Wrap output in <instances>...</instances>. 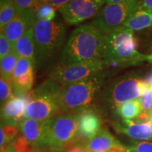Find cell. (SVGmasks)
Here are the masks:
<instances>
[{
    "label": "cell",
    "instance_id": "1",
    "mask_svg": "<svg viewBox=\"0 0 152 152\" xmlns=\"http://www.w3.org/2000/svg\"><path fill=\"white\" fill-rule=\"evenodd\" d=\"M106 35L91 23L80 26L73 31L64 45L60 64L98 61L103 59Z\"/></svg>",
    "mask_w": 152,
    "mask_h": 152
},
{
    "label": "cell",
    "instance_id": "2",
    "mask_svg": "<svg viewBox=\"0 0 152 152\" xmlns=\"http://www.w3.org/2000/svg\"><path fill=\"white\" fill-rule=\"evenodd\" d=\"M111 75V70H105L83 80L62 86L61 104L63 113L80 114L93 109L95 102Z\"/></svg>",
    "mask_w": 152,
    "mask_h": 152
},
{
    "label": "cell",
    "instance_id": "3",
    "mask_svg": "<svg viewBox=\"0 0 152 152\" xmlns=\"http://www.w3.org/2000/svg\"><path fill=\"white\" fill-rule=\"evenodd\" d=\"M34 33L37 50L35 67H48L61 54L67 33L65 24L59 20H37Z\"/></svg>",
    "mask_w": 152,
    "mask_h": 152
},
{
    "label": "cell",
    "instance_id": "4",
    "mask_svg": "<svg viewBox=\"0 0 152 152\" xmlns=\"http://www.w3.org/2000/svg\"><path fill=\"white\" fill-rule=\"evenodd\" d=\"M61 90V86L49 78L32 90L23 118L47 121L59 115L62 112Z\"/></svg>",
    "mask_w": 152,
    "mask_h": 152
},
{
    "label": "cell",
    "instance_id": "5",
    "mask_svg": "<svg viewBox=\"0 0 152 152\" xmlns=\"http://www.w3.org/2000/svg\"><path fill=\"white\" fill-rule=\"evenodd\" d=\"M137 39L134 31L121 26L106 35V45L103 59L118 61L123 66L135 64L143 61L151 62V57L137 51Z\"/></svg>",
    "mask_w": 152,
    "mask_h": 152
},
{
    "label": "cell",
    "instance_id": "6",
    "mask_svg": "<svg viewBox=\"0 0 152 152\" xmlns=\"http://www.w3.org/2000/svg\"><path fill=\"white\" fill-rule=\"evenodd\" d=\"M82 142L79 114L64 113L47 121L45 147L54 152H65Z\"/></svg>",
    "mask_w": 152,
    "mask_h": 152
},
{
    "label": "cell",
    "instance_id": "7",
    "mask_svg": "<svg viewBox=\"0 0 152 152\" xmlns=\"http://www.w3.org/2000/svg\"><path fill=\"white\" fill-rule=\"evenodd\" d=\"M147 90L144 79L137 73H130L113 80L101 93L104 106L115 109L129 101L141 98Z\"/></svg>",
    "mask_w": 152,
    "mask_h": 152
},
{
    "label": "cell",
    "instance_id": "8",
    "mask_svg": "<svg viewBox=\"0 0 152 152\" xmlns=\"http://www.w3.org/2000/svg\"><path fill=\"white\" fill-rule=\"evenodd\" d=\"M142 4V0H128L104 5L91 22L93 26L108 35L123 26L128 17Z\"/></svg>",
    "mask_w": 152,
    "mask_h": 152
},
{
    "label": "cell",
    "instance_id": "9",
    "mask_svg": "<svg viewBox=\"0 0 152 152\" xmlns=\"http://www.w3.org/2000/svg\"><path fill=\"white\" fill-rule=\"evenodd\" d=\"M105 70V64L103 60L71 65L59 64L51 71L49 78L62 87L83 80L97 75Z\"/></svg>",
    "mask_w": 152,
    "mask_h": 152
},
{
    "label": "cell",
    "instance_id": "10",
    "mask_svg": "<svg viewBox=\"0 0 152 152\" xmlns=\"http://www.w3.org/2000/svg\"><path fill=\"white\" fill-rule=\"evenodd\" d=\"M105 3L106 0H71L58 11L68 26H77L95 18Z\"/></svg>",
    "mask_w": 152,
    "mask_h": 152
},
{
    "label": "cell",
    "instance_id": "11",
    "mask_svg": "<svg viewBox=\"0 0 152 152\" xmlns=\"http://www.w3.org/2000/svg\"><path fill=\"white\" fill-rule=\"evenodd\" d=\"M37 21L35 11L30 10L18 13L12 21L1 31L9 39L13 48L16 42L28 31L34 27Z\"/></svg>",
    "mask_w": 152,
    "mask_h": 152
},
{
    "label": "cell",
    "instance_id": "12",
    "mask_svg": "<svg viewBox=\"0 0 152 152\" xmlns=\"http://www.w3.org/2000/svg\"><path fill=\"white\" fill-rule=\"evenodd\" d=\"M28 102V93L14 94L13 97L1 105V124L18 125L24 116Z\"/></svg>",
    "mask_w": 152,
    "mask_h": 152
},
{
    "label": "cell",
    "instance_id": "13",
    "mask_svg": "<svg viewBox=\"0 0 152 152\" xmlns=\"http://www.w3.org/2000/svg\"><path fill=\"white\" fill-rule=\"evenodd\" d=\"M113 128L133 140H152V121L135 122L132 120L123 119L121 122L114 123Z\"/></svg>",
    "mask_w": 152,
    "mask_h": 152
},
{
    "label": "cell",
    "instance_id": "14",
    "mask_svg": "<svg viewBox=\"0 0 152 152\" xmlns=\"http://www.w3.org/2000/svg\"><path fill=\"white\" fill-rule=\"evenodd\" d=\"M47 121H37L31 118H23L19 123L18 127L23 135L37 148L45 147Z\"/></svg>",
    "mask_w": 152,
    "mask_h": 152
},
{
    "label": "cell",
    "instance_id": "15",
    "mask_svg": "<svg viewBox=\"0 0 152 152\" xmlns=\"http://www.w3.org/2000/svg\"><path fill=\"white\" fill-rule=\"evenodd\" d=\"M102 119L93 109L79 114V132L83 141L94 137L102 130Z\"/></svg>",
    "mask_w": 152,
    "mask_h": 152
},
{
    "label": "cell",
    "instance_id": "16",
    "mask_svg": "<svg viewBox=\"0 0 152 152\" xmlns=\"http://www.w3.org/2000/svg\"><path fill=\"white\" fill-rule=\"evenodd\" d=\"M83 142L90 152H109L123 147L109 130L104 128H102L93 138Z\"/></svg>",
    "mask_w": 152,
    "mask_h": 152
},
{
    "label": "cell",
    "instance_id": "17",
    "mask_svg": "<svg viewBox=\"0 0 152 152\" xmlns=\"http://www.w3.org/2000/svg\"><path fill=\"white\" fill-rule=\"evenodd\" d=\"M13 49L16 52L19 57L29 58L36 64L37 50H36L34 27L30 28L16 42Z\"/></svg>",
    "mask_w": 152,
    "mask_h": 152
},
{
    "label": "cell",
    "instance_id": "18",
    "mask_svg": "<svg viewBox=\"0 0 152 152\" xmlns=\"http://www.w3.org/2000/svg\"><path fill=\"white\" fill-rule=\"evenodd\" d=\"M142 5V4H141ZM152 25V11L145 9L140 6L128 17L123 27L133 30H142Z\"/></svg>",
    "mask_w": 152,
    "mask_h": 152
},
{
    "label": "cell",
    "instance_id": "19",
    "mask_svg": "<svg viewBox=\"0 0 152 152\" xmlns=\"http://www.w3.org/2000/svg\"><path fill=\"white\" fill-rule=\"evenodd\" d=\"M142 112L141 98L129 101L120 105L115 109V113L125 120H132L137 118Z\"/></svg>",
    "mask_w": 152,
    "mask_h": 152
},
{
    "label": "cell",
    "instance_id": "20",
    "mask_svg": "<svg viewBox=\"0 0 152 152\" xmlns=\"http://www.w3.org/2000/svg\"><path fill=\"white\" fill-rule=\"evenodd\" d=\"M19 56L14 49L1 59V77L6 81L13 85L14 73Z\"/></svg>",
    "mask_w": 152,
    "mask_h": 152
},
{
    "label": "cell",
    "instance_id": "21",
    "mask_svg": "<svg viewBox=\"0 0 152 152\" xmlns=\"http://www.w3.org/2000/svg\"><path fill=\"white\" fill-rule=\"evenodd\" d=\"M18 10L14 0H1L0 4V28L1 31L8 25L16 15Z\"/></svg>",
    "mask_w": 152,
    "mask_h": 152
},
{
    "label": "cell",
    "instance_id": "22",
    "mask_svg": "<svg viewBox=\"0 0 152 152\" xmlns=\"http://www.w3.org/2000/svg\"><path fill=\"white\" fill-rule=\"evenodd\" d=\"M56 9L47 3H42L35 11L37 20H48L52 21L56 18Z\"/></svg>",
    "mask_w": 152,
    "mask_h": 152
},
{
    "label": "cell",
    "instance_id": "23",
    "mask_svg": "<svg viewBox=\"0 0 152 152\" xmlns=\"http://www.w3.org/2000/svg\"><path fill=\"white\" fill-rule=\"evenodd\" d=\"M35 64L33 61L24 57H19L14 73V79L35 71Z\"/></svg>",
    "mask_w": 152,
    "mask_h": 152
},
{
    "label": "cell",
    "instance_id": "24",
    "mask_svg": "<svg viewBox=\"0 0 152 152\" xmlns=\"http://www.w3.org/2000/svg\"><path fill=\"white\" fill-rule=\"evenodd\" d=\"M11 144L16 152H35L38 149L23 135L17 137Z\"/></svg>",
    "mask_w": 152,
    "mask_h": 152
},
{
    "label": "cell",
    "instance_id": "25",
    "mask_svg": "<svg viewBox=\"0 0 152 152\" xmlns=\"http://www.w3.org/2000/svg\"><path fill=\"white\" fill-rule=\"evenodd\" d=\"M14 86L7 82L2 77L0 78V99L2 105L14 96Z\"/></svg>",
    "mask_w": 152,
    "mask_h": 152
},
{
    "label": "cell",
    "instance_id": "26",
    "mask_svg": "<svg viewBox=\"0 0 152 152\" xmlns=\"http://www.w3.org/2000/svg\"><path fill=\"white\" fill-rule=\"evenodd\" d=\"M18 13L24 12L30 10H37L40 4L37 0H14Z\"/></svg>",
    "mask_w": 152,
    "mask_h": 152
},
{
    "label": "cell",
    "instance_id": "27",
    "mask_svg": "<svg viewBox=\"0 0 152 152\" xmlns=\"http://www.w3.org/2000/svg\"><path fill=\"white\" fill-rule=\"evenodd\" d=\"M13 49L12 45L7 37L1 33L0 35V58L2 59L4 57L8 55Z\"/></svg>",
    "mask_w": 152,
    "mask_h": 152
},
{
    "label": "cell",
    "instance_id": "28",
    "mask_svg": "<svg viewBox=\"0 0 152 152\" xmlns=\"http://www.w3.org/2000/svg\"><path fill=\"white\" fill-rule=\"evenodd\" d=\"M128 149L130 152H152V142H135Z\"/></svg>",
    "mask_w": 152,
    "mask_h": 152
},
{
    "label": "cell",
    "instance_id": "29",
    "mask_svg": "<svg viewBox=\"0 0 152 152\" xmlns=\"http://www.w3.org/2000/svg\"><path fill=\"white\" fill-rule=\"evenodd\" d=\"M142 102V112H148L152 109V90L147 88L141 97Z\"/></svg>",
    "mask_w": 152,
    "mask_h": 152
},
{
    "label": "cell",
    "instance_id": "30",
    "mask_svg": "<svg viewBox=\"0 0 152 152\" xmlns=\"http://www.w3.org/2000/svg\"><path fill=\"white\" fill-rule=\"evenodd\" d=\"M65 152H90L85 145L84 142H82L66 150Z\"/></svg>",
    "mask_w": 152,
    "mask_h": 152
},
{
    "label": "cell",
    "instance_id": "31",
    "mask_svg": "<svg viewBox=\"0 0 152 152\" xmlns=\"http://www.w3.org/2000/svg\"><path fill=\"white\" fill-rule=\"evenodd\" d=\"M71 0H47L45 2L52 6L53 7H54L56 9H59L61 8L63 6L66 5V4H68L69 1H71Z\"/></svg>",
    "mask_w": 152,
    "mask_h": 152
},
{
    "label": "cell",
    "instance_id": "32",
    "mask_svg": "<svg viewBox=\"0 0 152 152\" xmlns=\"http://www.w3.org/2000/svg\"><path fill=\"white\" fill-rule=\"evenodd\" d=\"M142 8L152 11V0H142Z\"/></svg>",
    "mask_w": 152,
    "mask_h": 152
},
{
    "label": "cell",
    "instance_id": "33",
    "mask_svg": "<svg viewBox=\"0 0 152 152\" xmlns=\"http://www.w3.org/2000/svg\"><path fill=\"white\" fill-rule=\"evenodd\" d=\"M144 81H145L147 88L151 89L152 90V71L150 72V73L147 75V77L144 78Z\"/></svg>",
    "mask_w": 152,
    "mask_h": 152
},
{
    "label": "cell",
    "instance_id": "34",
    "mask_svg": "<svg viewBox=\"0 0 152 152\" xmlns=\"http://www.w3.org/2000/svg\"><path fill=\"white\" fill-rule=\"evenodd\" d=\"M109 152H129V150H128V148L125 147L124 146H123V147L118 148V149H113Z\"/></svg>",
    "mask_w": 152,
    "mask_h": 152
},
{
    "label": "cell",
    "instance_id": "35",
    "mask_svg": "<svg viewBox=\"0 0 152 152\" xmlns=\"http://www.w3.org/2000/svg\"><path fill=\"white\" fill-rule=\"evenodd\" d=\"M36 152H54V151H52V149H49V148L41 147V148H39Z\"/></svg>",
    "mask_w": 152,
    "mask_h": 152
},
{
    "label": "cell",
    "instance_id": "36",
    "mask_svg": "<svg viewBox=\"0 0 152 152\" xmlns=\"http://www.w3.org/2000/svg\"><path fill=\"white\" fill-rule=\"evenodd\" d=\"M128 1V0H106V3H118V2H122V1Z\"/></svg>",
    "mask_w": 152,
    "mask_h": 152
},
{
    "label": "cell",
    "instance_id": "37",
    "mask_svg": "<svg viewBox=\"0 0 152 152\" xmlns=\"http://www.w3.org/2000/svg\"><path fill=\"white\" fill-rule=\"evenodd\" d=\"M4 152H16V151L14 149V148L12 147V146H11V145L8 147V149H7L6 151H4Z\"/></svg>",
    "mask_w": 152,
    "mask_h": 152
},
{
    "label": "cell",
    "instance_id": "38",
    "mask_svg": "<svg viewBox=\"0 0 152 152\" xmlns=\"http://www.w3.org/2000/svg\"><path fill=\"white\" fill-rule=\"evenodd\" d=\"M37 1H38V2H39V4H42V3L45 2V1H46L47 0H37Z\"/></svg>",
    "mask_w": 152,
    "mask_h": 152
},
{
    "label": "cell",
    "instance_id": "39",
    "mask_svg": "<svg viewBox=\"0 0 152 152\" xmlns=\"http://www.w3.org/2000/svg\"><path fill=\"white\" fill-rule=\"evenodd\" d=\"M151 62H152V54L151 55Z\"/></svg>",
    "mask_w": 152,
    "mask_h": 152
},
{
    "label": "cell",
    "instance_id": "40",
    "mask_svg": "<svg viewBox=\"0 0 152 152\" xmlns=\"http://www.w3.org/2000/svg\"><path fill=\"white\" fill-rule=\"evenodd\" d=\"M128 150H129V149H128ZM129 152H130V151H129Z\"/></svg>",
    "mask_w": 152,
    "mask_h": 152
},
{
    "label": "cell",
    "instance_id": "41",
    "mask_svg": "<svg viewBox=\"0 0 152 152\" xmlns=\"http://www.w3.org/2000/svg\"><path fill=\"white\" fill-rule=\"evenodd\" d=\"M36 151H35V152H36Z\"/></svg>",
    "mask_w": 152,
    "mask_h": 152
}]
</instances>
